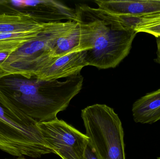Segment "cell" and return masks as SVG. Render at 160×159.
<instances>
[{"label":"cell","mask_w":160,"mask_h":159,"mask_svg":"<svg viewBox=\"0 0 160 159\" xmlns=\"http://www.w3.org/2000/svg\"><path fill=\"white\" fill-rule=\"evenodd\" d=\"M83 82L80 74L64 81H42L13 74L0 78V91L18 109L41 123L57 119L81 91Z\"/></svg>","instance_id":"1"},{"label":"cell","mask_w":160,"mask_h":159,"mask_svg":"<svg viewBox=\"0 0 160 159\" xmlns=\"http://www.w3.org/2000/svg\"><path fill=\"white\" fill-rule=\"evenodd\" d=\"M39 122L14 106L0 91V150L33 158L54 153L43 139Z\"/></svg>","instance_id":"2"},{"label":"cell","mask_w":160,"mask_h":159,"mask_svg":"<svg viewBox=\"0 0 160 159\" xmlns=\"http://www.w3.org/2000/svg\"><path fill=\"white\" fill-rule=\"evenodd\" d=\"M81 23L88 65L113 68L128 56L137 34L134 29L115 30L98 20Z\"/></svg>","instance_id":"3"},{"label":"cell","mask_w":160,"mask_h":159,"mask_svg":"<svg viewBox=\"0 0 160 159\" xmlns=\"http://www.w3.org/2000/svg\"><path fill=\"white\" fill-rule=\"evenodd\" d=\"M76 22L68 21L47 23L37 36L13 51L0 65V78L13 74L27 78L37 77L54 60L52 54L57 39Z\"/></svg>","instance_id":"4"},{"label":"cell","mask_w":160,"mask_h":159,"mask_svg":"<svg viewBox=\"0 0 160 159\" xmlns=\"http://www.w3.org/2000/svg\"><path fill=\"white\" fill-rule=\"evenodd\" d=\"M86 135L99 159H126L122 123L113 109L95 104L82 110Z\"/></svg>","instance_id":"5"},{"label":"cell","mask_w":160,"mask_h":159,"mask_svg":"<svg viewBox=\"0 0 160 159\" xmlns=\"http://www.w3.org/2000/svg\"><path fill=\"white\" fill-rule=\"evenodd\" d=\"M39 126L45 143L54 154L62 159H84L89 143L86 134L58 118Z\"/></svg>","instance_id":"6"},{"label":"cell","mask_w":160,"mask_h":159,"mask_svg":"<svg viewBox=\"0 0 160 159\" xmlns=\"http://www.w3.org/2000/svg\"><path fill=\"white\" fill-rule=\"evenodd\" d=\"M0 14L28 17L40 23L80 21L75 9L52 0H0Z\"/></svg>","instance_id":"7"},{"label":"cell","mask_w":160,"mask_h":159,"mask_svg":"<svg viewBox=\"0 0 160 159\" xmlns=\"http://www.w3.org/2000/svg\"><path fill=\"white\" fill-rule=\"evenodd\" d=\"M86 57V50L81 49L68 52L55 58L35 77L42 81H52L78 74L88 65Z\"/></svg>","instance_id":"8"},{"label":"cell","mask_w":160,"mask_h":159,"mask_svg":"<svg viewBox=\"0 0 160 159\" xmlns=\"http://www.w3.org/2000/svg\"><path fill=\"white\" fill-rule=\"evenodd\" d=\"M98 8L111 14L135 18L160 13V0H95Z\"/></svg>","instance_id":"9"},{"label":"cell","mask_w":160,"mask_h":159,"mask_svg":"<svg viewBox=\"0 0 160 159\" xmlns=\"http://www.w3.org/2000/svg\"><path fill=\"white\" fill-rule=\"evenodd\" d=\"M133 120L136 123L152 124L160 120V88L147 93L133 103Z\"/></svg>","instance_id":"10"},{"label":"cell","mask_w":160,"mask_h":159,"mask_svg":"<svg viewBox=\"0 0 160 159\" xmlns=\"http://www.w3.org/2000/svg\"><path fill=\"white\" fill-rule=\"evenodd\" d=\"M82 38L81 22H76L69 30L57 39L52 54V58L55 59L78 49H82Z\"/></svg>","instance_id":"11"},{"label":"cell","mask_w":160,"mask_h":159,"mask_svg":"<svg viewBox=\"0 0 160 159\" xmlns=\"http://www.w3.org/2000/svg\"><path fill=\"white\" fill-rule=\"evenodd\" d=\"M47 23H40L28 17L0 14V34L42 29Z\"/></svg>","instance_id":"12"},{"label":"cell","mask_w":160,"mask_h":159,"mask_svg":"<svg viewBox=\"0 0 160 159\" xmlns=\"http://www.w3.org/2000/svg\"><path fill=\"white\" fill-rule=\"evenodd\" d=\"M45 26L42 29L33 30L0 34V52H13L22 45L35 38Z\"/></svg>","instance_id":"13"},{"label":"cell","mask_w":160,"mask_h":159,"mask_svg":"<svg viewBox=\"0 0 160 159\" xmlns=\"http://www.w3.org/2000/svg\"><path fill=\"white\" fill-rule=\"evenodd\" d=\"M134 30L137 33H147L160 37V13L136 19Z\"/></svg>","instance_id":"14"},{"label":"cell","mask_w":160,"mask_h":159,"mask_svg":"<svg viewBox=\"0 0 160 159\" xmlns=\"http://www.w3.org/2000/svg\"><path fill=\"white\" fill-rule=\"evenodd\" d=\"M84 159H99L89 143H88L85 152Z\"/></svg>","instance_id":"15"},{"label":"cell","mask_w":160,"mask_h":159,"mask_svg":"<svg viewBox=\"0 0 160 159\" xmlns=\"http://www.w3.org/2000/svg\"><path fill=\"white\" fill-rule=\"evenodd\" d=\"M157 58L155 61L160 64V37L157 38Z\"/></svg>","instance_id":"16"},{"label":"cell","mask_w":160,"mask_h":159,"mask_svg":"<svg viewBox=\"0 0 160 159\" xmlns=\"http://www.w3.org/2000/svg\"><path fill=\"white\" fill-rule=\"evenodd\" d=\"M26 159L24 157H18L16 159Z\"/></svg>","instance_id":"17"},{"label":"cell","mask_w":160,"mask_h":159,"mask_svg":"<svg viewBox=\"0 0 160 159\" xmlns=\"http://www.w3.org/2000/svg\"><path fill=\"white\" fill-rule=\"evenodd\" d=\"M157 159H160V157H158Z\"/></svg>","instance_id":"18"}]
</instances>
